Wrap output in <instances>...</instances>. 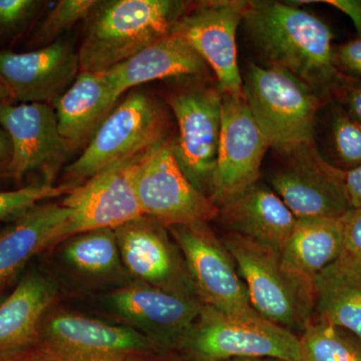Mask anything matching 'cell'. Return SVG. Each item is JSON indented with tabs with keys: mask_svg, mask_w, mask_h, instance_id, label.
Here are the masks:
<instances>
[{
	"mask_svg": "<svg viewBox=\"0 0 361 361\" xmlns=\"http://www.w3.org/2000/svg\"><path fill=\"white\" fill-rule=\"evenodd\" d=\"M244 23L269 66L310 85L323 101L341 73L334 63V33L326 23L293 2L247 1Z\"/></svg>",
	"mask_w": 361,
	"mask_h": 361,
	"instance_id": "6da1fadb",
	"label": "cell"
},
{
	"mask_svg": "<svg viewBox=\"0 0 361 361\" xmlns=\"http://www.w3.org/2000/svg\"><path fill=\"white\" fill-rule=\"evenodd\" d=\"M189 7L172 0L101 1L78 52L80 71L104 73L174 30Z\"/></svg>",
	"mask_w": 361,
	"mask_h": 361,
	"instance_id": "7a4b0ae2",
	"label": "cell"
},
{
	"mask_svg": "<svg viewBox=\"0 0 361 361\" xmlns=\"http://www.w3.org/2000/svg\"><path fill=\"white\" fill-rule=\"evenodd\" d=\"M222 241L234 259L254 310L300 336L314 315L315 287L287 269L281 251L275 247L231 232Z\"/></svg>",
	"mask_w": 361,
	"mask_h": 361,
	"instance_id": "3957f363",
	"label": "cell"
},
{
	"mask_svg": "<svg viewBox=\"0 0 361 361\" xmlns=\"http://www.w3.org/2000/svg\"><path fill=\"white\" fill-rule=\"evenodd\" d=\"M243 94L270 148L278 154L315 142V118L323 99L302 80L280 68L252 63Z\"/></svg>",
	"mask_w": 361,
	"mask_h": 361,
	"instance_id": "277c9868",
	"label": "cell"
},
{
	"mask_svg": "<svg viewBox=\"0 0 361 361\" xmlns=\"http://www.w3.org/2000/svg\"><path fill=\"white\" fill-rule=\"evenodd\" d=\"M168 129L167 116L156 101L144 92H130L66 168L63 184L73 189L104 169L145 155L168 139Z\"/></svg>",
	"mask_w": 361,
	"mask_h": 361,
	"instance_id": "5b68a950",
	"label": "cell"
},
{
	"mask_svg": "<svg viewBox=\"0 0 361 361\" xmlns=\"http://www.w3.org/2000/svg\"><path fill=\"white\" fill-rule=\"evenodd\" d=\"M180 345L200 361L271 357L298 361L299 336L262 316L231 315L204 305Z\"/></svg>",
	"mask_w": 361,
	"mask_h": 361,
	"instance_id": "8992f818",
	"label": "cell"
},
{
	"mask_svg": "<svg viewBox=\"0 0 361 361\" xmlns=\"http://www.w3.org/2000/svg\"><path fill=\"white\" fill-rule=\"evenodd\" d=\"M134 188L144 216L167 228L208 223L219 215V208L197 190L183 172L171 137L139 161Z\"/></svg>",
	"mask_w": 361,
	"mask_h": 361,
	"instance_id": "52a82bcc",
	"label": "cell"
},
{
	"mask_svg": "<svg viewBox=\"0 0 361 361\" xmlns=\"http://www.w3.org/2000/svg\"><path fill=\"white\" fill-rule=\"evenodd\" d=\"M168 229L182 252L196 295L204 305L227 314L260 315L252 306L234 259L208 223Z\"/></svg>",
	"mask_w": 361,
	"mask_h": 361,
	"instance_id": "ba28073f",
	"label": "cell"
},
{
	"mask_svg": "<svg viewBox=\"0 0 361 361\" xmlns=\"http://www.w3.org/2000/svg\"><path fill=\"white\" fill-rule=\"evenodd\" d=\"M37 346L54 361H129L158 348L134 327L73 312L47 314Z\"/></svg>",
	"mask_w": 361,
	"mask_h": 361,
	"instance_id": "9c48e42d",
	"label": "cell"
},
{
	"mask_svg": "<svg viewBox=\"0 0 361 361\" xmlns=\"http://www.w3.org/2000/svg\"><path fill=\"white\" fill-rule=\"evenodd\" d=\"M171 110L178 123L173 140L176 159L188 180L210 199L217 166L222 92L208 85H194L172 94Z\"/></svg>",
	"mask_w": 361,
	"mask_h": 361,
	"instance_id": "30bf717a",
	"label": "cell"
},
{
	"mask_svg": "<svg viewBox=\"0 0 361 361\" xmlns=\"http://www.w3.org/2000/svg\"><path fill=\"white\" fill-rule=\"evenodd\" d=\"M279 155L283 164L270 175L269 183L297 219L341 218L353 209L345 171L325 160L315 142Z\"/></svg>",
	"mask_w": 361,
	"mask_h": 361,
	"instance_id": "8fae6325",
	"label": "cell"
},
{
	"mask_svg": "<svg viewBox=\"0 0 361 361\" xmlns=\"http://www.w3.org/2000/svg\"><path fill=\"white\" fill-rule=\"evenodd\" d=\"M268 149L244 94H222L219 149L210 196L214 205L221 208L259 182Z\"/></svg>",
	"mask_w": 361,
	"mask_h": 361,
	"instance_id": "7c38bea8",
	"label": "cell"
},
{
	"mask_svg": "<svg viewBox=\"0 0 361 361\" xmlns=\"http://www.w3.org/2000/svg\"><path fill=\"white\" fill-rule=\"evenodd\" d=\"M145 155L104 169L66 195L61 203L70 209L71 217L63 241L92 230L116 229L144 216L135 192L134 174Z\"/></svg>",
	"mask_w": 361,
	"mask_h": 361,
	"instance_id": "4fadbf2b",
	"label": "cell"
},
{
	"mask_svg": "<svg viewBox=\"0 0 361 361\" xmlns=\"http://www.w3.org/2000/svg\"><path fill=\"white\" fill-rule=\"evenodd\" d=\"M246 6L243 0L201 2L187 8L175 27L212 68L222 94H243L236 37Z\"/></svg>",
	"mask_w": 361,
	"mask_h": 361,
	"instance_id": "5bb4252c",
	"label": "cell"
},
{
	"mask_svg": "<svg viewBox=\"0 0 361 361\" xmlns=\"http://www.w3.org/2000/svg\"><path fill=\"white\" fill-rule=\"evenodd\" d=\"M115 231L121 260L137 281L197 296L182 252L166 226L142 216Z\"/></svg>",
	"mask_w": 361,
	"mask_h": 361,
	"instance_id": "9a60e30c",
	"label": "cell"
},
{
	"mask_svg": "<svg viewBox=\"0 0 361 361\" xmlns=\"http://www.w3.org/2000/svg\"><path fill=\"white\" fill-rule=\"evenodd\" d=\"M0 127L13 145L11 178L16 182L39 171L54 184L68 151L59 133L54 106L44 103L0 104Z\"/></svg>",
	"mask_w": 361,
	"mask_h": 361,
	"instance_id": "2e32d148",
	"label": "cell"
},
{
	"mask_svg": "<svg viewBox=\"0 0 361 361\" xmlns=\"http://www.w3.org/2000/svg\"><path fill=\"white\" fill-rule=\"evenodd\" d=\"M110 303L158 346L180 345L203 307L197 296L166 291L139 281L111 293Z\"/></svg>",
	"mask_w": 361,
	"mask_h": 361,
	"instance_id": "e0dca14e",
	"label": "cell"
},
{
	"mask_svg": "<svg viewBox=\"0 0 361 361\" xmlns=\"http://www.w3.org/2000/svg\"><path fill=\"white\" fill-rule=\"evenodd\" d=\"M80 71L78 54L68 42L28 52L0 51V80L21 103L54 104Z\"/></svg>",
	"mask_w": 361,
	"mask_h": 361,
	"instance_id": "ac0fdd59",
	"label": "cell"
},
{
	"mask_svg": "<svg viewBox=\"0 0 361 361\" xmlns=\"http://www.w3.org/2000/svg\"><path fill=\"white\" fill-rule=\"evenodd\" d=\"M120 97L106 71H80L73 84L52 104L68 153L85 149Z\"/></svg>",
	"mask_w": 361,
	"mask_h": 361,
	"instance_id": "d6986e66",
	"label": "cell"
},
{
	"mask_svg": "<svg viewBox=\"0 0 361 361\" xmlns=\"http://www.w3.org/2000/svg\"><path fill=\"white\" fill-rule=\"evenodd\" d=\"M58 297V287L39 272L27 273L0 301V355L35 348Z\"/></svg>",
	"mask_w": 361,
	"mask_h": 361,
	"instance_id": "ffe728a7",
	"label": "cell"
},
{
	"mask_svg": "<svg viewBox=\"0 0 361 361\" xmlns=\"http://www.w3.org/2000/svg\"><path fill=\"white\" fill-rule=\"evenodd\" d=\"M217 219L228 231L280 251L297 222L295 216L276 192L259 182L221 207Z\"/></svg>",
	"mask_w": 361,
	"mask_h": 361,
	"instance_id": "44dd1931",
	"label": "cell"
},
{
	"mask_svg": "<svg viewBox=\"0 0 361 361\" xmlns=\"http://www.w3.org/2000/svg\"><path fill=\"white\" fill-rule=\"evenodd\" d=\"M70 217L63 203H40L0 233V286L30 259L63 242Z\"/></svg>",
	"mask_w": 361,
	"mask_h": 361,
	"instance_id": "7402d4cb",
	"label": "cell"
},
{
	"mask_svg": "<svg viewBox=\"0 0 361 361\" xmlns=\"http://www.w3.org/2000/svg\"><path fill=\"white\" fill-rule=\"evenodd\" d=\"M208 65L186 37L173 30L125 63L106 71L118 94L152 80L179 77H202Z\"/></svg>",
	"mask_w": 361,
	"mask_h": 361,
	"instance_id": "603a6c76",
	"label": "cell"
},
{
	"mask_svg": "<svg viewBox=\"0 0 361 361\" xmlns=\"http://www.w3.org/2000/svg\"><path fill=\"white\" fill-rule=\"evenodd\" d=\"M341 218L297 219L281 255L287 269L304 283L315 287V278L338 258Z\"/></svg>",
	"mask_w": 361,
	"mask_h": 361,
	"instance_id": "cb8c5ba5",
	"label": "cell"
},
{
	"mask_svg": "<svg viewBox=\"0 0 361 361\" xmlns=\"http://www.w3.org/2000/svg\"><path fill=\"white\" fill-rule=\"evenodd\" d=\"M313 319L348 330L361 338V281L337 272L331 265L315 278Z\"/></svg>",
	"mask_w": 361,
	"mask_h": 361,
	"instance_id": "d4e9b609",
	"label": "cell"
},
{
	"mask_svg": "<svg viewBox=\"0 0 361 361\" xmlns=\"http://www.w3.org/2000/svg\"><path fill=\"white\" fill-rule=\"evenodd\" d=\"M65 258L73 268L92 276L110 275L120 268L115 229H97L66 240Z\"/></svg>",
	"mask_w": 361,
	"mask_h": 361,
	"instance_id": "484cf974",
	"label": "cell"
},
{
	"mask_svg": "<svg viewBox=\"0 0 361 361\" xmlns=\"http://www.w3.org/2000/svg\"><path fill=\"white\" fill-rule=\"evenodd\" d=\"M298 361H361V338L312 318L299 336Z\"/></svg>",
	"mask_w": 361,
	"mask_h": 361,
	"instance_id": "4316f807",
	"label": "cell"
},
{
	"mask_svg": "<svg viewBox=\"0 0 361 361\" xmlns=\"http://www.w3.org/2000/svg\"><path fill=\"white\" fill-rule=\"evenodd\" d=\"M99 2L97 0H61L37 30L32 44L42 47L52 44L61 33L78 21L90 18Z\"/></svg>",
	"mask_w": 361,
	"mask_h": 361,
	"instance_id": "83f0119b",
	"label": "cell"
},
{
	"mask_svg": "<svg viewBox=\"0 0 361 361\" xmlns=\"http://www.w3.org/2000/svg\"><path fill=\"white\" fill-rule=\"evenodd\" d=\"M331 144L342 170L361 166V123L342 106L337 108L332 118Z\"/></svg>",
	"mask_w": 361,
	"mask_h": 361,
	"instance_id": "f1b7e54d",
	"label": "cell"
},
{
	"mask_svg": "<svg viewBox=\"0 0 361 361\" xmlns=\"http://www.w3.org/2000/svg\"><path fill=\"white\" fill-rule=\"evenodd\" d=\"M71 190L65 184L51 185L44 182L13 191H0V221L16 220L37 204L66 196Z\"/></svg>",
	"mask_w": 361,
	"mask_h": 361,
	"instance_id": "f546056e",
	"label": "cell"
},
{
	"mask_svg": "<svg viewBox=\"0 0 361 361\" xmlns=\"http://www.w3.org/2000/svg\"><path fill=\"white\" fill-rule=\"evenodd\" d=\"M341 250L332 267L343 276L361 281V208H353L341 218Z\"/></svg>",
	"mask_w": 361,
	"mask_h": 361,
	"instance_id": "4dcf8cb0",
	"label": "cell"
},
{
	"mask_svg": "<svg viewBox=\"0 0 361 361\" xmlns=\"http://www.w3.org/2000/svg\"><path fill=\"white\" fill-rule=\"evenodd\" d=\"M42 4L35 0H0V30L20 27L37 13Z\"/></svg>",
	"mask_w": 361,
	"mask_h": 361,
	"instance_id": "1f68e13d",
	"label": "cell"
},
{
	"mask_svg": "<svg viewBox=\"0 0 361 361\" xmlns=\"http://www.w3.org/2000/svg\"><path fill=\"white\" fill-rule=\"evenodd\" d=\"M331 97H336L342 108L361 123V78L341 73Z\"/></svg>",
	"mask_w": 361,
	"mask_h": 361,
	"instance_id": "d6a6232c",
	"label": "cell"
},
{
	"mask_svg": "<svg viewBox=\"0 0 361 361\" xmlns=\"http://www.w3.org/2000/svg\"><path fill=\"white\" fill-rule=\"evenodd\" d=\"M334 63L339 73L361 78V37L334 47Z\"/></svg>",
	"mask_w": 361,
	"mask_h": 361,
	"instance_id": "836d02e7",
	"label": "cell"
},
{
	"mask_svg": "<svg viewBox=\"0 0 361 361\" xmlns=\"http://www.w3.org/2000/svg\"><path fill=\"white\" fill-rule=\"evenodd\" d=\"M316 2L329 4L346 14L355 25L357 37H361V0H322Z\"/></svg>",
	"mask_w": 361,
	"mask_h": 361,
	"instance_id": "e575fe53",
	"label": "cell"
},
{
	"mask_svg": "<svg viewBox=\"0 0 361 361\" xmlns=\"http://www.w3.org/2000/svg\"><path fill=\"white\" fill-rule=\"evenodd\" d=\"M344 185L351 208H361V166L345 171Z\"/></svg>",
	"mask_w": 361,
	"mask_h": 361,
	"instance_id": "d590c367",
	"label": "cell"
},
{
	"mask_svg": "<svg viewBox=\"0 0 361 361\" xmlns=\"http://www.w3.org/2000/svg\"><path fill=\"white\" fill-rule=\"evenodd\" d=\"M13 145L6 130L0 127V179L11 178Z\"/></svg>",
	"mask_w": 361,
	"mask_h": 361,
	"instance_id": "8d00e7d4",
	"label": "cell"
},
{
	"mask_svg": "<svg viewBox=\"0 0 361 361\" xmlns=\"http://www.w3.org/2000/svg\"><path fill=\"white\" fill-rule=\"evenodd\" d=\"M0 361H54L39 346L0 355Z\"/></svg>",
	"mask_w": 361,
	"mask_h": 361,
	"instance_id": "74e56055",
	"label": "cell"
},
{
	"mask_svg": "<svg viewBox=\"0 0 361 361\" xmlns=\"http://www.w3.org/2000/svg\"><path fill=\"white\" fill-rule=\"evenodd\" d=\"M13 99L6 85L0 80V104L9 103Z\"/></svg>",
	"mask_w": 361,
	"mask_h": 361,
	"instance_id": "f35d334b",
	"label": "cell"
},
{
	"mask_svg": "<svg viewBox=\"0 0 361 361\" xmlns=\"http://www.w3.org/2000/svg\"><path fill=\"white\" fill-rule=\"evenodd\" d=\"M213 361H285L277 360V358L271 357H242V358H231V360H213Z\"/></svg>",
	"mask_w": 361,
	"mask_h": 361,
	"instance_id": "ab89813d",
	"label": "cell"
},
{
	"mask_svg": "<svg viewBox=\"0 0 361 361\" xmlns=\"http://www.w3.org/2000/svg\"><path fill=\"white\" fill-rule=\"evenodd\" d=\"M145 357H146V356H141V357L134 358V360H130L129 361H148L145 360Z\"/></svg>",
	"mask_w": 361,
	"mask_h": 361,
	"instance_id": "60d3db41",
	"label": "cell"
},
{
	"mask_svg": "<svg viewBox=\"0 0 361 361\" xmlns=\"http://www.w3.org/2000/svg\"><path fill=\"white\" fill-rule=\"evenodd\" d=\"M4 285H1V286H0V301H1L2 291H4Z\"/></svg>",
	"mask_w": 361,
	"mask_h": 361,
	"instance_id": "b9f144b4",
	"label": "cell"
}]
</instances>
